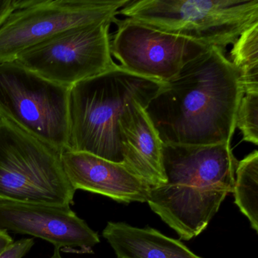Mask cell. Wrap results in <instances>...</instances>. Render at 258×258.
<instances>
[{
	"label": "cell",
	"instance_id": "obj_1",
	"mask_svg": "<svg viewBox=\"0 0 258 258\" xmlns=\"http://www.w3.org/2000/svg\"><path fill=\"white\" fill-rule=\"evenodd\" d=\"M243 96L225 51L211 46L163 83L145 110L164 144L231 143Z\"/></svg>",
	"mask_w": 258,
	"mask_h": 258
},
{
	"label": "cell",
	"instance_id": "obj_2",
	"mask_svg": "<svg viewBox=\"0 0 258 258\" xmlns=\"http://www.w3.org/2000/svg\"><path fill=\"white\" fill-rule=\"evenodd\" d=\"M231 143L164 144L166 182L151 188L148 205L181 239L200 235L233 191L238 165Z\"/></svg>",
	"mask_w": 258,
	"mask_h": 258
},
{
	"label": "cell",
	"instance_id": "obj_3",
	"mask_svg": "<svg viewBox=\"0 0 258 258\" xmlns=\"http://www.w3.org/2000/svg\"><path fill=\"white\" fill-rule=\"evenodd\" d=\"M162 84L118 66L74 85L69 95V150L123 164L119 120L132 104L146 108Z\"/></svg>",
	"mask_w": 258,
	"mask_h": 258
},
{
	"label": "cell",
	"instance_id": "obj_4",
	"mask_svg": "<svg viewBox=\"0 0 258 258\" xmlns=\"http://www.w3.org/2000/svg\"><path fill=\"white\" fill-rule=\"evenodd\" d=\"M119 15L225 51L258 23V0H131Z\"/></svg>",
	"mask_w": 258,
	"mask_h": 258
},
{
	"label": "cell",
	"instance_id": "obj_5",
	"mask_svg": "<svg viewBox=\"0 0 258 258\" xmlns=\"http://www.w3.org/2000/svg\"><path fill=\"white\" fill-rule=\"evenodd\" d=\"M61 154L0 117V201L70 206Z\"/></svg>",
	"mask_w": 258,
	"mask_h": 258
},
{
	"label": "cell",
	"instance_id": "obj_6",
	"mask_svg": "<svg viewBox=\"0 0 258 258\" xmlns=\"http://www.w3.org/2000/svg\"><path fill=\"white\" fill-rule=\"evenodd\" d=\"M70 90L16 61L0 63V117L62 154L69 150Z\"/></svg>",
	"mask_w": 258,
	"mask_h": 258
},
{
	"label": "cell",
	"instance_id": "obj_7",
	"mask_svg": "<svg viewBox=\"0 0 258 258\" xmlns=\"http://www.w3.org/2000/svg\"><path fill=\"white\" fill-rule=\"evenodd\" d=\"M111 23L71 28L24 51L14 61L54 84L72 88L118 66L111 52Z\"/></svg>",
	"mask_w": 258,
	"mask_h": 258
},
{
	"label": "cell",
	"instance_id": "obj_8",
	"mask_svg": "<svg viewBox=\"0 0 258 258\" xmlns=\"http://www.w3.org/2000/svg\"><path fill=\"white\" fill-rule=\"evenodd\" d=\"M131 0H34L0 28V63L71 28L116 20Z\"/></svg>",
	"mask_w": 258,
	"mask_h": 258
},
{
	"label": "cell",
	"instance_id": "obj_9",
	"mask_svg": "<svg viewBox=\"0 0 258 258\" xmlns=\"http://www.w3.org/2000/svg\"><path fill=\"white\" fill-rule=\"evenodd\" d=\"M111 52L123 70L166 83L211 46L157 29L134 19H116Z\"/></svg>",
	"mask_w": 258,
	"mask_h": 258
},
{
	"label": "cell",
	"instance_id": "obj_10",
	"mask_svg": "<svg viewBox=\"0 0 258 258\" xmlns=\"http://www.w3.org/2000/svg\"><path fill=\"white\" fill-rule=\"evenodd\" d=\"M0 229L42 238L59 249L90 250L100 242L70 206L0 201Z\"/></svg>",
	"mask_w": 258,
	"mask_h": 258
},
{
	"label": "cell",
	"instance_id": "obj_11",
	"mask_svg": "<svg viewBox=\"0 0 258 258\" xmlns=\"http://www.w3.org/2000/svg\"><path fill=\"white\" fill-rule=\"evenodd\" d=\"M66 175L75 190L102 195L123 203L147 202L152 187L123 164L86 152L61 154Z\"/></svg>",
	"mask_w": 258,
	"mask_h": 258
},
{
	"label": "cell",
	"instance_id": "obj_12",
	"mask_svg": "<svg viewBox=\"0 0 258 258\" xmlns=\"http://www.w3.org/2000/svg\"><path fill=\"white\" fill-rule=\"evenodd\" d=\"M141 104L127 107L120 120L123 165L152 188L166 182L163 167V143Z\"/></svg>",
	"mask_w": 258,
	"mask_h": 258
},
{
	"label": "cell",
	"instance_id": "obj_13",
	"mask_svg": "<svg viewBox=\"0 0 258 258\" xmlns=\"http://www.w3.org/2000/svg\"><path fill=\"white\" fill-rule=\"evenodd\" d=\"M102 235L117 258H202L179 240L153 228L108 222Z\"/></svg>",
	"mask_w": 258,
	"mask_h": 258
},
{
	"label": "cell",
	"instance_id": "obj_14",
	"mask_svg": "<svg viewBox=\"0 0 258 258\" xmlns=\"http://www.w3.org/2000/svg\"><path fill=\"white\" fill-rule=\"evenodd\" d=\"M235 204L258 232V152L238 161L233 191Z\"/></svg>",
	"mask_w": 258,
	"mask_h": 258
},
{
	"label": "cell",
	"instance_id": "obj_15",
	"mask_svg": "<svg viewBox=\"0 0 258 258\" xmlns=\"http://www.w3.org/2000/svg\"><path fill=\"white\" fill-rule=\"evenodd\" d=\"M229 60L238 72L244 94L258 93V23L240 35Z\"/></svg>",
	"mask_w": 258,
	"mask_h": 258
},
{
	"label": "cell",
	"instance_id": "obj_16",
	"mask_svg": "<svg viewBox=\"0 0 258 258\" xmlns=\"http://www.w3.org/2000/svg\"><path fill=\"white\" fill-rule=\"evenodd\" d=\"M235 126L242 134L243 141L258 145V93H244L237 112Z\"/></svg>",
	"mask_w": 258,
	"mask_h": 258
},
{
	"label": "cell",
	"instance_id": "obj_17",
	"mask_svg": "<svg viewBox=\"0 0 258 258\" xmlns=\"http://www.w3.org/2000/svg\"><path fill=\"white\" fill-rule=\"evenodd\" d=\"M34 0H0V28L6 23L13 13L28 7Z\"/></svg>",
	"mask_w": 258,
	"mask_h": 258
},
{
	"label": "cell",
	"instance_id": "obj_18",
	"mask_svg": "<svg viewBox=\"0 0 258 258\" xmlns=\"http://www.w3.org/2000/svg\"><path fill=\"white\" fill-rule=\"evenodd\" d=\"M32 238H23L13 242L0 253V258H22L34 245Z\"/></svg>",
	"mask_w": 258,
	"mask_h": 258
},
{
	"label": "cell",
	"instance_id": "obj_19",
	"mask_svg": "<svg viewBox=\"0 0 258 258\" xmlns=\"http://www.w3.org/2000/svg\"><path fill=\"white\" fill-rule=\"evenodd\" d=\"M13 241L12 237L9 235L8 232L5 229H0V253L11 245Z\"/></svg>",
	"mask_w": 258,
	"mask_h": 258
},
{
	"label": "cell",
	"instance_id": "obj_20",
	"mask_svg": "<svg viewBox=\"0 0 258 258\" xmlns=\"http://www.w3.org/2000/svg\"><path fill=\"white\" fill-rule=\"evenodd\" d=\"M60 250H61V249L55 247L53 255H52L50 258H62L61 257V254H60Z\"/></svg>",
	"mask_w": 258,
	"mask_h": 258
}]
</instances>
